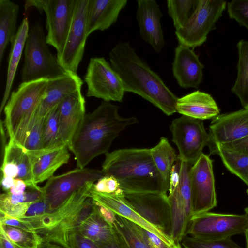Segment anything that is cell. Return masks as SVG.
<instances>
[{
	"instance_id": "6da1fadb",
	"label": "cell",
	"mask_w": 248,
	"mask_h": 248,
	"mask_svg": "<svg viewBox=\"0 0 248 248\" xmlns=\"http://www.w3.org/2000/svg\"><path fill=\"white\" fill-rule=\"evenodd\" d=\"M109 59L125 92L141 96L167 116L176 112L178 97L136 53L128 42L117 43L110 51Z\"/></svg>"
},
{
	"instance_id": "7a4b0ae2",
	"label": "cell",
	"mask_w": 248,
	"mask_h": 248,
	"mask_svg": "<svg viewBox=\"0 0 248 248\" xmlns=\"http://www.w3.org/2000/svg\"><path fill=\"white\" fill-rule=\"evenodd\" d=\"M119 106L103 101L85 115L69 149L78 168H83L93 159L108 152L113 140L127 127L138 123L135 117H121Z\"/></svg>"
},
{
	"instance_id": "3957f363",
	"label": "cell",
	"mask_w": 248,
	"mask_h": 248,
	"mask_svg": "<svg viewBox=\"0 0 248 248\" xmlns=\"http://www.w3.org/2000/svg\"><path fill=\"white\" fill-rule=\"evenodd\" d=\"M105 175L119 182L124 193H163L169 185L163 180L152 158L150 149L124 148L108 152L102 164Z\"/></svg>"
},
{
	"instance_id": "277c9868",
	"label": "cell",
	"mask_w": 248,
	"mask_h": 248,
	"mask_svg": "<svg viewBox=\"0 0 248 248\" xmlns=\"http://www.w3.org/2000/svg\"><path fill=\"white\" fill-rule=\"evenodd\" d=\"M47 83L45 79L22 82L11 93L4 108V123L10 140L23 147Z\"/></svg>"
},
{
	"instance_id": "5b68a950",
	"label": "cell",
	"mask_w": 248,
	"mask_h": 248,
	"mask_svg": "<svg viewBox=\"0 0 248 248\" xmlns=\"http://www.w3.org/2000/svg\"><path fill=\"white\" fill-rule=\"evenodd\" d=\"M47 45L42 24L35 22L29 30L25 45L21 71L22 82L50 80L67 73L59 63L57 57L50 52Z\"/></svg>"
},
{
	"instance_id": "8992f818",
	"label": "cell",
	"mask_w": 248,
	"mask_h": 248,
	"mask_svg": "<svg viewBox=\"0 0 248 248\" xmlns=\"http://www.w3.org/2000/svg\"><path fill=\"white\" fill-rule=\"evenodd\" d=\"M227 4L223 0H198L195 11L185 26L175 30L179 44L191 48L202 45L209 33L216 29Z\"/></svg>"
},
{
	"instance_id": "52a82bcc",
	"label": "cell",
	"mask_w": 248,
	"mask_h": 248,
	"mask_svg": "<svg viewBox=\"0 0 248 248\" xmlns=\"http://www.w3.org/2000/svg\"><path fill=\"white\" fill-rule=\"evenodd\" d=\"M76 0H27L25 11L34 7L46 16V35L48 44L61 53L71 26Z\"/></svg>"
},
{
	"instance_id": "ba28073f",
	"label": "cell",
	"mask_w": 248,
	"mask_h": 248,
	"mask_svg": "<svg viewBox=\"0 0 248 248\" xmlns=\"http://www.w3.org/2000/svg\"><path fill=\"white\" fill-rule=\"evenodd\" d=\"M248 229V217L246 213L237 215L207 212L192 217L187 235L206 239H224L244 233Z\"/></svg>"
},
{
	"instance_id": "9c48e42d",
	"label": "cell",
	"mask_w": 248,
	"mask_h": 248,
	"mask_svg": "<svg viewBox=\"0 0 248 248\" xmlns=\"http://www.w3.org/2000/svg\"><path fill=\"white\" fill-rule=\"evenodd\" d=\"M105 175L102 170L79 168L52 176L42 187L43 199L52 211L61 206L73 193Z\"/></svg>"
},
{
	"instance_id": "30bf717a",
	"label": "cell",
	"mask_w": 248,
	"mask_h": 248,
	"mask_svg": "<svg viewBox=\"0 0 248 248\" xmlns=\"http://www.w3.org/2000/svg\"><path fill=\"white\" fill-rule=\"evenodd\" d=\"M170 129L179 151L178 158L193 165L210 140L202 121L182 115L172 121Z\"/></svg>"
},
{
	"instance_id": "8fae6325",
	"label": "cell",
	"mask_w": 248,
	"mask_h": 248,
	"mask_svg": "<svg viewBox=\"0 0 248 248\" xmlns=\"http://www.w3.org/2000/svg\"><path fill=\"white\" fill-rule=\"evenodd\" d=\"M192 165L181 160L179 184L168 196L171 214L170 236L178 244L187 235L193 216L190 186V171Z\"/></svg>"
},
{
	"instance_id": "7c38bea8",
	"label": "cell",
	"mask_w": 248,
	"mask_h": 248,
	"mask_svg": "<svg viewBox=\"0 0 248 248\" xmlns=\"http://www.w3.org/2000/svg\"><path fill=\"white\" fill-rule=\"evenodd\" d=\"M84 80L87 85L86 96L108 102L123 101L125 91L121 79L104 58L90 60Z\"/></svg>"
},
{
	"instance_id": "4fadbf2b",
	"label": "cell",
	"mask_w": 248,
	"mask_h": 248,
	"mask_svg": "<svg viewBox=\"0 0 248 248\" xmlns=\"http://www.w3.org/2000/svg\"><path fill=\"white\" fill-rule=\"evenodd\" d=\"M89 0H76L72 20L62 52L57 54L60 65L67 73L77 74L84 52Z\"/></svg>"
},
{
	"instance_id": "5bb4252c",
	"label": "cell",
	"mask_w": 248,
	"mask_h": 248,
	"mask_svg": "<svg viewBox=\"0 0 248 248\" xmlns=\"http://www.w3.org/2000/svg\"><path fill=\"white\" fill-rule=\"evenodd\" d=\"M190 186L193 216L217 206L213 161L203 153L191 167Z\"/></svg>"
},
{
	"instance_id": "9a60e30c",
	"label": "cell",
	"mask_w": 248,
	"mask_h": 248,
	"mask_svg": "<svg viewBox=\"0 0 248 248\" xmlns=\"http://www.w3.org/2000/svg\"><path fill=\"white\" fill-rule=\"evenodd\" d=\"M120 199L148 222L170 236L171 214L167 194L124 193Z\"/></svg>"
},
{
	"instance_id": "2e32d148",
	"label": "cell",
	"mask_w": 248,
	"mask_h": 248,
	"mask_svg": "<svg viewBox=\"0 0 248 248\" xmlns=\"http://www.w3.org/2000/svg\"><path fill=\"white\" fill-rule=\"evenodd\" d=\"M209 147L224 144L248 136V107L236 111L219 114L209 126Z\"/></svg>"
},
{
	"instance_id": "e0dca14e",
	"label": "cell",
	"mask_w": 248,
	"mask_h": 248,
	"mask_svg": "<svg viewBox=\"0 0 248 248\" xmlns=\"http://www.w3.org/2000/svg\"><path fill=\"white\" fill-rule=\"evenodd\" d=\"M85 102L79 89L67 95L58 105L59 139L68 148L86 115Z\"/></svg>"
},
{
	"instance_id": "ac0fdd59",
	"label": "cell",
	"mask_w": 248,
	"mask_h": 248,
	"mask_svg": "<svg viewBox=\"0 0 248 248\" xmlns=\"http://www.w3.org/2000/svg\"><path fill=\"white\" fill-rule=\"evenodd\" d=\"M136 19L140 28V36L159 52L165 45L161 24L162 13L156 1L138 0Z\"/></svg>"
},
{
	"instance_id": "d6986e66",
	"label": "cell",
	"mask_w": 248,
	"mask_h": 248,
	"mask_svg": "<svg viewBox=\"0 0 248 248\" xmlns=\"http://www.w3.org/2000/svg\"><path fill=\"white\" fill-rule=\"evenodd\" d=\"M204 66L191 48L179 44L172 64L173 75L182 88H198L202 81Z\"/></svg>"
},
{
	"instance_id": "ffe728a7",
	"label": "cell",
	"mask_w": 248,
	"mask_h": 248,
	"mask_svg": "<svg viewBox=\"0 0 248 248\" xmlns=\"http://www.w3.org/2000/svg\"><path fill=\"white\" fill-rule=\"evenodd\" d=\"M67 146L64 145L48 149L27 151L31 161L34 183L37 184L53 176L55 171L66 164L70 155Z\"/></svg>"
},
{
	"instance_id": "44dd1931",
	"label": "cell",
	"mask_w": 248,
	"mask_h": 248,
	"mask_svg": "<svg viewBox=\"0 0 248 248\" xmlns=\"http://www.w3.org/2000/svg\"><path fill=\"white\" fill-rule=\"evenodd\" d=\"M83 83L78 74L72 73H67L61 77L48 80L45 94L36 114L40 117H46L65 97L81 89Z\"/></svg>"
},
{
	"instance_id": "7402d4cb",
	"label": "cell",
	"mask_w": 248,
	"mask_h": 248,
	"mask_svg": "<svg viewBox=\"0 0 248 248\" xmlns=\"http://www.w3.org/2000/svg\"><path fill=\"white\" fill-rule=\"evenodd\" d=\"M90 196L111 209L115 214L128 219L144 229L154 233L170 248H181L180 244L176 243L171 237L148 222L120 198L95 192L92 190L91 188Z\"/></svg>"
},
{
	"instance_id": "603a6c76",
	"label": "cell",
	"mask_w": 248,
	"mask_h": 248,
	"mask_svg": "<svg viewBox=\"0 0 248 248\" xmlns=\"http://www.w3.org/2000/svg\"><path fill=\"white\" fill-rule=\"evenodd\" d=\"M127 0H89L87 34L103 31L115 23Z\"/></svg>"
},
{
	"instance_id": "cb8c5ba5",
	"label": "cell",
	"mask_w": 248,
	"mask_h": 248,
	"mask_svg": "<svg viewBox=\"0 0 248 248\" xmlns=\"http://www.w3.org/2000/svg\"><path fill=\"white\" fill-rule=\"evenodd\" d=\"M176 112L184 116L203 121L218 116L220 110L210 94L196 91L178 98Z\"/></svg>"
},
{
	"instance_id": "d4e9b609",
	"label": "cell",
	"mask_w": 248,
	"mask_h": 248,
	"mask_svg": "<svg viewBox=\"0 0 248 248\" xmlns=\"http://www.w3.org/2000/svg\"><path fill=\"white\" fill-rule=\"evenodd\" d=\"M29 31V21L27 17H25L17 30L14 41L11 43L5 89L0 108V113L4 109L9 99L15 76L25 47Z\"/></svg>"
},
{
	"instance_id": "484cf974",
	"label": "cell",
	"mask_w": 248,
	"mask_h": 248,
	"mask_svg": "<svg viewBox=\"0 0 248 248\" xmlns=\"http://www.w3.org/2000/svg\"><path fill=\"white\" fill-rule=\"evenodd\" d=\"M112 226L123 248H150L144 229L133 222L116 214Z\"/></svg>"
},
{
	"instance_id": "4316f807",
	"label": "cell",
	"mask_w": 248,
	"mask_h": 248,
	"mask_svg": "<svg viewBox=\"0 0 248 248\" xmlns=\"http://www.w3.org/2000/svg\"><path fill=\"white\" fill-rule=\"evenodd\" d=\"M20 6L10 0H0V63L9 43H13L17 31L16 22Z\"/></svg>"
},
{
	"instance_id": "83f0119b",
	"label": "cell",
	"mask_w": 248,
	"mask_h": 248,
	"mask_svg": "<svg viewBox=\"0 0 248 248\" xmlns=\"http://www.w3.org/2000/svg\"><path fill=\"white\" fill-rule=\"evenodd\" d=\"M78 233L95 244L107 243L116 239L112 225L95 210L80 224Z\"/></svg>"
},
{
	"instance_id": "f1b7e54d",
	"label": "cell",
	"mask_w": 248,
	"mask_h": 248,
	"mask_svg": "<svg viewBox=\"0 0 248 248\" xmlns=\"http://www.w3.org/2000/svg\"><path fill=\"white\" fill-rule=\"evenodd\" d=\"M15 165L18 169L17 179L23 180L28 186H37L33 181L30 157L25 149L13 140L7 144L3 154V160Z\"/></svg>"
},
{
	"instance_id": "f546056e",
	"label": "cell",
	"mask_w": 248,
	"mask_h": 248,
	"mask_svg": "<svg viewBox=\"0 0 248 248\" xmlns=\"http://www.w3.org/2000/svg\"><path fill=\"white\" fill-rule=\"evenodd\" d=\"M210 148L211 154L218 155L226 168L248 186V155L216 144Z\"/></svg>"
},
{
	"instance_id": "4dcf8cb0",
	"label": "cell",
	"mask_w": 248,
	"mask_h": 248,
	"mask_svg": "<svg viewBox=\"0 0 248 248\" xmlns=\"http://www.w3.org/2000/svg\"><path fill=\"white\" fill-rule=\"evenodd\" d=\"M237 47L239 56L237 74L232 91L246 108L248 107V40H241Z\"/></svg>"
},
{
	"instance_id": "1f68e13d",
	"label": "cell",
	"mask_w": 248,
	"mask_h": 248,
	"mask_svg": "<svg viewBox=\"0 0 248 248\" xmlns=\"http://www.w3.org/2000/svg\"><path fill=\"white\" fill-rule=\"evenodd\" d=\"M150 152L158 172L169 185L170 170L178 159L174 149L166 137H161L158 144L150 149Z\"/></svg>"
},
{
	"instance_id": "d6a6232c",
	"label": "cell",
	"mask_w": 248,
	"mask_h": 248,
	"mask_svg": "<svg viewBox=\"0 0 248 248\" xmlns=\"http://www.w3.org/2000/svg\"><path fill=\"white\" fill-rule=\"evenodd\" d=\"M198 0H168V13L176 30L185 26L198 4Z\"/></svg>"
},
{
	"instance_id": "836d02e7",
	"label": "cell",
	"mask_w": 248,
	"mask_h": 248,
	"mask_svg": "<svg viewBox=\"0 0 248 248\" xmlns=\"http://www.w3.org/2000/svg\"><path fill=\"white\" fill-rule=\"evenodd\" d=\"M58 105L52 109L46 116L43 126L41 149L58 147L65 144L59 139Z\"/></svg>"
},
{
	"instance_id": "e575fe53",
	"label": "cell",
	"mask_w": 248,
	"mask_h": 248,
	"mask_svg": "<svg viewBox=\"0 0 248 248\" xmlns=\"http://www.w3.org/2000/svg\"><path fill=\"white\" fill-rule=\"evenodd\" d=\"M181 242L184 248H243L231 238L212 240L186 235Z\"/></svg>"
},
{
	"instance_id": "d590c367",
	"label": "cell",
	"mask_w": 248,
	"mask_h": 248,
	"mask_svg": "<svg viewBox=\"0 0 248 248\" xmlns=\"http://www.w3.org/2000/svg\"><path fill=\"white\" fill-rule=\"evenodd\" d=\"M1 227L8 238L14 244L24 248H35L38 244L33 233L21 228L2 225Z\"/></svg>"
},
{
	"instance_id": "8d00e7d4",
	"label": "cell",
	"mask_w": 248,
	"mask_h": 248,
	"mask_svg": "<svg viewBox=\"0 0 248 248\" xmlns=\"http://www.w3.org/2000/svg\"><path fill=\"white\" fill-rule=\"evenodd\" d=\"M45 117L36 114L33 124L30 128L25 140L23 147L28 151L41 149L42 138Z\"/></svg>"
},
{
	"instance_id": "74e56055",
	"label": "cell",
	"mask_w": 248,
	"mask_h": 248,
	"mask_svg": "<svg viewBox=\"0 0 248 248\" xmlns=\"http://www.w3.org/2000/svg\"><path fill=\"white\" fill-rule=\"evenodd\" d=\"M91 189L95 192L122 198L124 193L118 180L113 176L105 175L96 183L93 184Z\"/></svg>"
},
{
	"instance_id": "f35d334b",
	"label": "cell",
	"mask_w": 248,
	"mask_h": 248,
	"mask_svg": "<svg viewBox=\"0 0 248 248\" xmlns=\"http://www.w3.org/2000/svg\"><path fill=\"white\" fill-rule=\"evenodd\" d=\"M229 17L248 30V0H233L227 4Z\"/></svg>"
},
{
	"instance_id": "ab89813d",
	"label": "cell",
	"mask_w": 248,
	"mask_h": 248,
	"mask_svg": "<svg viewBox=\"0 0 248 248\" xmlns=\"http://www.w3.org/2000/svg\"><path fill=\"white\" fill-rule=\"evenodd\" d=\"M65 240L64 244L69 248H99L95 243L81 235L78 232L71 233Z\"/></svg>"
},
{
	"instance_id": "60d3db41",
	"label": "cell",
	"mask_w": 248,
	"mask_h": 248,
	"mask_svg": "<svg viewBox=\"0 0 248 248\" xmlns=\"http://www.w3.org/2000/svg\"><path fill=\"white\" fill-rule=\"evenodd\" d=\"M32 203H23L17 205L0 202V213L18 219L23 217Z\"/></svg>"
},
{
	"instance_id": "b9f144b4",
	"label": "cell",
	"mask_w": 248,
	"mask_h": 248,
	"mask_svg": "<svg viewBox=\"0 0 248 248\" xmlns=\"http://www.w3.org/2000/svg\"><path fill=\"white\" fill-rule=\"evenodd\" d=\"M48 212H50L49 206L42 198L38 201L32 203L23 217L35 216Z\"/></svg>"
},
{
	"instance_id": "7bdbcfd3",
	"label": "cell",
	"mask_w": 248,
	"mask_h": 248,
	"mask_svg": "<svg viewBox=\"0 0 248 248\" xmlns=\"http://www.w3.org/2000/svg\"><path fill=\"white\" fill-rule=\"evenodd\" d=\"M93 204L96 211L107 222L112 225L116 219V214L109 208L94 200H93Z\"/></svg>"
},
{
	"instance_id": "ee69618b",
	"label": "cell",
	"mask_w": 248,
	"mask_h": 248,
	"mask_svg": "<svg viewBox=\"0 0 248 248\" xmlns=\"http://www.w3.org/2000/svg\"><path fill=\"white\" fill-rule=\"evenodd\" d=\"M181 160L178 158L170 170L169 178V192H172L178 186L180 180Z\"/></svg>"
},
{
	"instance_id": "f6af8a7d",
	"label": "cell",
	"mask_w": 248,
	"mask_h": 248,
	"mask_svg": "<svg viewBox=\"0 0 248 248\" xmlns=\"http://www.w3.org/2000/svg\"><path fill=\"white\" fill-rule=\"evenodd\" d=\"M219 145L230 150L248 155V136L232 142Z\"/></svg>"
},
{
	"instance_id": "bcb514c9",
	"label": "cell",
	"mask_w": 248,
	"mask_h": 248,
	"mask_svg": "<svg viewBox=\"0 0 248 248\" xmlns=\"http://www.w3.org/2000/svg\"><path fill=\"white\" fill-rule=\"evenodd\" d=\"M0 224L21 228L25 231H29L26 225L19 220L2 213H0Z\"/></svg>"
},
{
	"instance_id": "7dc6e473",
	"label": "cell",
	"mask_w": 248,
	"mask_h": 248,
	"mask_svg": "<svg viewBox=\"0 0 248 248\" xmlns=\"http://www.w3.org/2000/svg\"><path fill=\"white\" fill-rule=\"evenodd\" d=\"M27 187V185L23 180L16 179L13 186L8 192L11 194L22 193L26 191Z\"/></svg>"
},
{
	"instance_id": "c3c4849f",
	"label": "cell",
	"mask_w": 248,
	"mask_h": 248,
	"mask_svg": "<svg viewBox=\"0 0 248 248\" xmlns=\"http://www.w3.org/2000/svg\"><path fill=\"white\" fill-rule=\"evenodd\" d=\"M0 247L1 248H16L13 243L8 238L3 229L0 227Z\"/></svg>"
},
{
	"instance_id": "681fc988",
	"label": "cell",
	"mask_w": 248,
	"mask_h": 248,
	"mask_svg": "<svg viewBox=\"0 0 248 248\" xmlns=\"http://www.w3.org/2000/svg\"><path fill=\"white\" fill-rule=\"evenodd\" d=\"M15 179L1 175V185L5 192H8L13 186Z\"/></svg>"
},
{
	"instance_id": "f907efd6",
	"label": "cell",
	"mask_w": 248,
	"mask_h": 248,
	"mask_svg": "<svg viewBox=\"0 0 248 248\" xmlns=\"http://www.w3.org/2000/svg\"><path fill=\"white\" fill-rule=\"evenodd\" d=\"M99 248H123L117 238L113 241L107 243L96 244Z\"/></svg>"
},
{
	"instance_id": "816d5d0a",
	"label": "cell",
	"mask_w": 248,
	"mask_h": 248,
	"mask_svg": "<svg viewBox=\"0 0 248 248\" xmlns=\"http://www.w3.org/2000/svg\"><path fill=\"white\" fill-rule=\"evenodd\" d=\"M6 127L4 125V122L1 121L0 122V133H1V154L3 155L5 148L6 146Z\"/></svg>"
},
{
	"instance_id": "f5cc1de1",
	"label": "cell",
	"mask_w": 248,
	"mask_h": 248,
	"mask_svg": "<svg viewBox=\"0 0 248 248\" xmlns=\"http://www.w3.org/2000/svg\"><path fill=\"white\" fill-rule=\"evenodd\" d=\"M246 239V248H248V229L244 233Z\"/></svg>"
},
{
	"instance_id": "db71d44e",
	"label": "cell",
	"mask_w": 248,
	"mask_h": 248,
	"mask_svg": "<svg viewBox=\"0 0 248 248\" xmlns=\"http://www.w3.org/2000/svg\"><path fill=\"white\" fill-rule=\"evenodd\" d=\"M36 248H49L42 244L39 243V244H37Z\"/></svg>"
},
{
	"instance_id": "11a10c76",
	"label": "cell",
	"mask_w": 248,
	"mask_h": 248,
	"mask_svg": "<svg viewBox=\"0 0 248 248\" xmlns=\"http://www.w3.org/2000/svg\"><path fill=\"white\" fill-rule=\"evenodd\" d=\"M13 244H14V245L15 246V247H16V248H24L22 247H21V246H19V245H16V244H14V243H13ZM36 247H37V246H36ZM35 248H36V247Z\"/></svg>"
},
{
	"instance_id": "9f6ffc18",
	"label": "cell",
	"mask_w": 248,
	"mask_h": 248,
	"mask_svg": "<svg viewBox=\"0 0 248 248\" xmlns=\"http://www.w3.org/2000/svg\"><path fill=\"white\" fill-rule=\"evenodd\" d=\"M244 211H245V213H246L248 217V207H246Z\"/></svg>"
},
{
	"instance_id": "6f0895ef",
	"label": "cell",
	"mask_w": 248,
	"mask_h": 248,
	"mask_svg": "<svg viewBox=\"0 0 248 248\" xmlns=\"http://www.w3.org/2000/svg\"><path fill=\"white\" fill-rule=\"evenodd\" d=\"M246 192H247V195H248V188L246 190Z\"/></svg>"
},
{
	"instance_id": "680465c9",
	"label": "cell",
	"mask_w": 248,
	"mask_h": 248,
	"mask_svg": "<svg viewBox=\"0 0 248 248\" xmlns=\"http://www.w3.org/2000/svg\"><path fill=\"white\" fill-rule=\"evenodd\" d=\"M0 248H1L0 247Z\"/></svg>"
}]
</instances>
